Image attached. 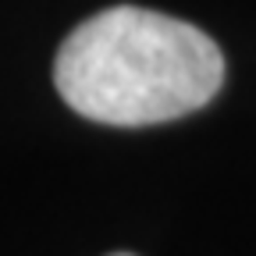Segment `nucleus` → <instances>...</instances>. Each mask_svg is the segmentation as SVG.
<instances>
[{
	"instance_id": "nucleus-2",
	"label": "nucleus",
	"mask_w": 256,
	"mask_h": 256,
	"mask_svg": "<svg viewBox=\"0 0 256 256\" xmlns=\"http://www.w3.org/2000/svg\"><path fill=\"white\" fill-rule=\"evenodd\" d=\"M110 256H128V252H110Z\"/></svg>"
},
{
	"instance_id": "nucleus-1",
	"label": "nucleus",
	"mask_w": 256,
	"mask_h": 256,
	"mask_svg": "<svg viewBox=\"0 0 256 256\" xmlns=\"http://www.w3.org/2000/svg\"><path fill=\"white\" fill-rule=\"evenodd\" d=\"M224 82L217 43L182 18L107 8L68 32L54 57L60 100L100 124H160L206 107Z\"/></svg>"
}]
</instances>
